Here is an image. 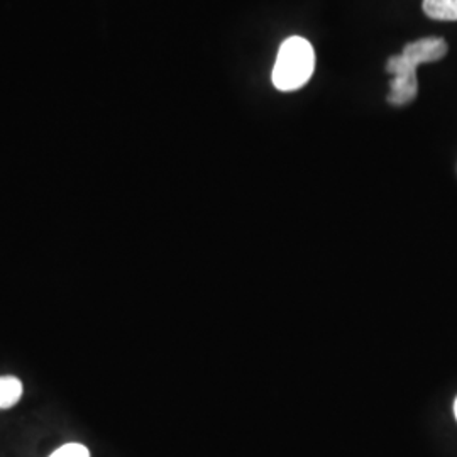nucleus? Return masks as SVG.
Returning <instances> with one entry per match:
<instances>
[{"label":"nucleus","instance_id":"obj_4","mask_svg":"<svg viewBox=\"0 0 457 457\" xmlns=\"http://www.w3.org/2000/svg\"><path fill=\"white\" fill-rule=\"evenodd\" d=\"M24 395V385L17 376H0V410L16 407Z\"/></svg>","mask_w":457,"mask_h":457},{"label":"nucleus","instance_id":"obj_5","mask_svg":"<svg viewBox=\"0 0 457 457\" xmlns=\"http://www.w3.org/2000/svg\"><path fill=\"white\" fill-rule=\"evenodd\" d=\"M424 12L436 21H457V0H424Z\"/></svg>","mask_w":457,"mask_h":457},{"label":"nucleus","instance_id":"obj_3","mask_svg":"<svg viewBox=\"0 0 457 457\" xmlns=\"http://www.w3.org/2000/svg\"><path fill=\"white\" fill-rule=\"evenodd\" d=\"M402 54H405L411 63L424 65L439 62L447 54V43L442 37H424L409 43Z\"/></svg>","mask_w":457,"mask_h":457},{"label":"nucleus","instance_id":"obj_7","mask_svg":"<svg viewBox=\"0 0 457 457\" xmlns=\"http://www.w3.org/2000/svg\"><path fill=\"white\" fill-rule=\"evenodd\" d=\"M454 415H456V420H457V398H456V402H454Z\"/></svg>","mask_w":457,"mask_h":457},{"label":"nucleus","instance_id":"obj_6","mask_svg":"<svg viewBox=\"0 0 457 457\" xmlns=\"http://www.w3.org/2000/svg\"><path fill=\"white\" fill-rule=\"evenodd\" d=\"M48 457H90V451L80 442H68L53 451Z\"/></svg>","mask_w":457,"mask_h":457},{"label":"nucleus","instance_id":"obj_1","mask_svg":"<svg viewBox=\"0 0 457 457\" xmlns=\"http://www.w3.org/2000/svg\"><path fill=\"white\" fill-rule=\"evenodd\" d=\"M315 71V51L305 37L292 36L278 51L271 80L279 92H294L309 82Z\"/></svg>","mask_w":457,"mask_h":457},{"label":"nucleus","instance_id":"obj_2","mask_svg":"<svg viewBox=\"0 0 457 457\" xmlns=\"http://www.w3.org/2000/svg\"><path fill=\"white\" fill-rule=\"evenodd\" d=\"M386 71L393 75L388 102L395 107L413 102L419 94L417 65L411 63L405 54H395L386 62Z\"/></svg>","mask_w":457,"mask_h":457}]
</instances>
